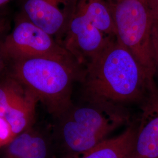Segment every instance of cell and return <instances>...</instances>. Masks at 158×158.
<instances>
[{
    "mask_svg": "<svg viewBox=\"0 0 158 158\" xmlns=\"http://www.w3.org/2000/svg\"><path fill=\"white\" fill-rule=\"evenodd\" d=\"M81 83L85 100L125 108L141 104L155 81L115 37L85 66Z\"/></svg>",
    "mask_w": 158,
    "mask_h": 158,
    "instance_id": "6da1fadb",
    "label": "cell"
},
{
    "mask_svg": "<svg viewBox=\"0 0 158 158\" xmlns=\"http://www.w3.org/2000/svg\"><path fill=\"white\" fill-rule=\"evenodd\" d=\"M84 70L73 57H34L12 60L9 73L56 119L73 105V85L81 82Z\"/></svg>",
    "mask_w": 158,
    "mask_h": 158,
    "instance_id": "7a4b0ae2",
    "label": "cell"
},
{
    "mask_svg": "<svg viewBox=\"0 0 158 158\" xmlns=\"http://www.w3.org/2000/svg\"><path fill=\"white\" fill-rule=\"evenodd\" d=\"M56 119L54 139L64 155L84 152L129 122L125 108L85 100L73 105Z\"/></svg>",
    "mask_w": 158,
    "mask_h": 158,
    "instance_id": "3957f363",
    "label": "cell"
},
{
    "mask_svg": "<svg viewBox=\"0 0 158 158\" xmlns=\"http://www.w3.org/2000/svg\"><path fill=\"white\" fill-rule=\"evenodd\" d=\"M115 38L153 77L156 74L153 41L155 14L147 0L108 1Z\"/></svg>",
    "mask_w": 158,
    "mask_h": 158,
    "instance_id": "277c9868",
    "label": "cell"
},
{
    "mask_svg": "<svg viewBox=\"0 0 158 158\" xmlns=\"http://www.w3.org/2000/svg\"><path fill=\"white\" fill-rule=\"evenodd\" d=\"M2 49L10 61L34 57H73L53 36L21 14L13 29L6 35Z\"/></svg>",
    "mask_w": 158,
    "mask_h": 158,
    "instance_id": "5b68a950",
    "label": "cell"
},
{
    "mask_svg": "<svg viewBox=\"0 0 158 158\" xmlns=\"http://www.w3.org/2000/svg\"><path fill=\"white\" fill-rule=\"evenodd\" d=\"M115 37L104 34L76 10L61 45L79 65L86 66Z\"/></svg>",
    "mask_w": 158,
    "mask_h": 158,
    "instance_id": "8992f818",
    "label": "cell"
},
{
    "mask_svg": "<svg viewBox=\"0 0 158 158\" xmlns=\"http://www.w3.org/2000/svg\"><path fill=\"white\" fill-rule=\"evenodd\" d=\"M78 0H23V16L61 45Z\"/></svg>",
    "mask_w": 158,
    "mask_h": 158,
    "instance_id": "52a82bcc",
    "label": "cell"
},
{
    "mask_svg": "<svg viewBox=\"0 0 158 158\" xmlns=\"http://www.w3.org/2000/svg\"><path fill=\"white\" fill-rule=\"evenodd\" d=\"M141 114L130 158H158V86L141 102Z\"/></svg>",
    "mask_w": 158,
    "mask_h": 158,
    "instance_id": "ba28073f",
    "label": "cell"
},
{
    "mask_svg": "<svg viewBox=\"0 0 158 158\" xmlns=\"http://www.w3.org/2000/svg\"><path fill=\"white\" fill-rule=\"evenodd\" d=\"M4 158H50L51 139L34 126L15 136L4 147Z\"/></svg>",
    "mask_w": 158,
    "mask_h": 158,
    "instance_id": "9c48e42d",
    "label": "cell"
},
{
    "mask_svg": "<svg viewBox=\"0 0 158 158\" xmlns=\"http://www.w3.org/2000/svg\"><path fill=\"white\" fill-rule=\"evenodd\" d=\"M137 126L131 125L121 135L106 139L90 149L62 158H130L135 139Z\"/></svg>",
    "mask_w": 158,
    "mask_h": 158,
    "instance_id": "30bf717a",
    "label": "cell"
},
{
    "mask_svg": "<svg viewBox=\"0 0 158 158\" xmlns=\"http://www.w3.org/2000/svg\"><path fill=\"white\" fill-rule=\"evenodd\" d=\"M38 102L36 97L28 89L7 110L4 118L10 125L14 137L34 126Z\"/></svg>",
    "mask_w": 158,
    "mask_h": 158,
    "instance_id": "8fae6325",
    "label": "cell"
},
{
    "mask_svg": "<svg viewBox=\"0 0 158 158\" xmlns=\"http://www.w3.org/2000/svg\"><path fill=\"white\" fill-rule=\"evenodd\" d=\"M76 10L81 13L104 34L115 37L113 14L106 0H78Z\"/></svg>",
    "mask_w": 158,
    "mask_h": 158,
    "instance_id": "7c38bea8",
    "label": "cell"
},
{
    "mask_svg": "<svg viewBox=\"0 0 158 158\" xmlns=\"http://www.w3.org/2000/svg\"><path fill=\"white\" fill-rule=\"evenodd\" d=\"M28 89L11 74L0 79V117L25 94Z\"/></svg>",
    "mask_w": 158,
    "mask_h": 158,
    "instance_id": "4fadbf2b",
    "label": "cell"
},
{
    "mask_svg": "<svg viewBox=\"0 0 158 158\" xmlns=\"http://www.w3.org/2000/svg\"><path fill=\"white\" fill-rule=\"evenodd\" d=\"M14 138L11 128L6 119L0 117V149L11 141Z\"/></svg>",
    "mask_w": 158,
    "mask_h": 158,
    "instance_id": "5bb4252c",
    "label": "cell"
},
{
    "mask_svg": "<svg viewBox=\"0 0 158 158\" xmlns=\"http://www.w3.org/2000/svg\"><path fill=\"white\" fill-rule=\"evenodd\" d=\"M10 22L6 18H0V41L4 40L10 32Z\"/></svg>",
    "mask_w": 158,
    "mask_h": 158,
    "instance_id": "9a60e30c",
    "label": "cell"
},
{
    "mask_svg": "<svg viewBox=\"0 0 158 158\" xmlns=\"http://www.w3.org/2000/svg\"><path fill=\"white\" fill-rule=\"evenodd\" d=\"M153 41L155 54L156 62V74L158 73V31H156L153 27Z\"/></svg>",
    "mask_w": 158,
    "mask_h": 158,
    "instance_id": "2e32d148",
    "label": "cell"
},
{
    "mask_svg": "<svg viewBox=\"0 0 158 158\" xmlns=\"http://www.w3.org/2000/svg\"><path fill=\"white\" fill-rule=\"evenodd\" d=\"M11 0H0V7L5 6L7 3L10 2Z\"/></svg>",
    "mask_w": 158,
    "mask_h": 158,
    "instance_id": "e0dca14e",
    "label": "cell"
},
{
    "mask_svg": "<svg viewBox=\"0 0 158 158\" xmlns=\"http://www.w3.org/2000/svg\"><path fill=\"white\" fill-rule=\"evenodd\" d=\"M111 1H118V0H111Z\"/></svg>",
    "mask_w": 158,
    "mask_h": 158,
    "instance_id": "ac0fdd59",
    "label": "cell"
}]
</instances>
